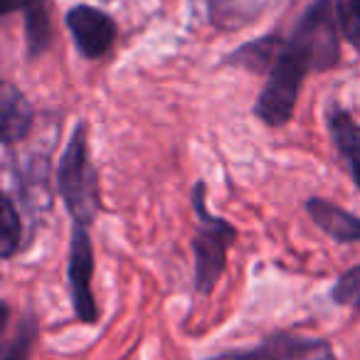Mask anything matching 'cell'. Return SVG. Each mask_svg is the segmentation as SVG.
Here are the masks:
<instances>
[{
  "label": "cell",
  "mask_w": 360,
  "mask_h": 360,
  "mask_svg": "<svg viewBox=\"0 0 360 360\" xmlns=\"http://www.w3.org/2000/svg\"><path fill=\"white\" fill-rule=\"evenodd\" d=\"M340 35L333 0H314L294 22L289 37L271 62L252 114L269 129H281L296 114L301 89L309 75H323L340 65Z\"/></svg>",
  "instance_id": "cell-1"
},
{
  "label": "cell",
  "mask_w": 360,
  "mask_h": 360,
  "mask_svg": "<svg viewBox=\"0 0 360 360\" xmlns=\"http://www.w3.org/2000/svg\"><path fill=\"white\" fill-rule=\"evenodd\" d=\"M55 191L65 202L72 225L91 227L101 215V191L99 170L89 155V126L79 121L62 150L55 168Z\"/></svg>",
  "instance_id": "cell-2"
},
{
  "label": "cell",
  "mask_w": 360,
  "mask_h": 360,
  "mask_svg": "<svg viewBox=\"0 0 360 360\" xmlns=\"http://www.w3.org/2000/svg\"><path fill=\"white\" fill-rule=\"evenodd\" d=\"M191 202L195 210V232H193V286L195 294L207 299L217 289V281L222 279L227 269V255L232 245L240 237V230L227 217L215 215L207 207V186L205 180H195L191 191Z\"/></svg>",
  "instance_id": "cell-3"
},
{
  "label": "cell",
  "mask_w": 360,
  "mask_h": 360,
  "mask_svg": "<svg viewBox=\"0 0 360 360\" xmlns=\"http://www.w3.org/2000/svg\"><path fill=\"white\" fill-rule=\"evenodd\" d=\"M94 271L96 255L89 227L72 225L70 255H67V291L72 299L75 319L82 326H96L101 319L99 301L94 296Z\"/></svg>",
  "instance_id": "cell-4"
},
{
  "label": "cell",
  "mask_w": 360,
  "mask_h": 360,
  "mask_svg": "<svg viewBox=\"0 0 360 360\" xmlns=\"http://www.w3.org/2000/svg\"><path fill=\"white\" fill-rule=\"evenodd\" d=\"M205 360H338V355L328 338L304 335L299 330H274L252 348L222 350Z\"/></svg>",
  "instance_id": "cell-5"
},
{
  "label": "cell",
  "mask_w": 360,
  "mask_h": 360,
  "mask_svg": "<svg viewBox=\"0 0 360 360\" xmlns=\"http://www.w3.org/2000/svg\"><path fill=\"white\" fill-rule=\"evenodd\" d=\"M65 27L70 30L79 57H84L86 62L104 60L114 50L116 37H119V25L114 18L86 3H79L67 11Z\"/></svg>",
  "instance_id": "cell-6"
},
{
  "label": "cell",
  "mask_w": 360,
  "mask_h": 360,
  "mask_svg": "<svg viewBox=\"0 0 360 360\" xmlns=\"http://www.w3.org/2000/svg\"><path fill=\"white\" fill-rule=\"evenodd\" d=\"M37 111L25 91L18 89L13 82H3L0 86V143L8 150L30 139L35 129Z\"/></svg>",
  "instance_id": "cell-7"
},
{
  "label": "cell",
  "mask_w": 360,
  "mask_h": 360,
  "mask_svg": "<svg viewBox=\"0 0 360 360\" xmlns=\"http://www.w3.org/2000/svg\"><path fill=\"white\" fill-rule=\"evenodd\" d=\"M326 129H328L335 155L343 160L355 191L360 193V124L345 106L330 101L326 109Z\"/></svg>",
  "instance_id": "cell-8"
},
{
  "label": "cell",
  "mask_w": 360,
  "mask_h": 360,
  "mask_svg": "<svg viewBox=\"0 0 360 360\" xmlns=\"http://www.w3.org/2000/svg\"><path fill=\"white\" fill-rule=\"evenodd\" d=\"M304 210L309 220L335 245H360V215L326 200V198H306Z\"/></svg>",
  "instance_id": "cell-9"
},
{
  "label": "cell",
  "mask_w": 360,
  "mask_h": 360,
  "mask_svg": "<svg viewBox=\"0 0 360 360\" xmlns=\"http://www.w3.org/2000/svg\"><path fill=\"white\" fill-rule=\"evenodd\" d=\"M22 30H25V57L35 62L45 55L55 42L50 0H22Z\"/></svg>",
  "instance_id": "cell-10"
},
{
  "label": "cell",
  "mask_w": 360,
  "mask_h": 360,
  "mask_svg": "<svg viewBox=\"0 0 360 360\" xmlns=\"http://www.w3.org/2000/svg\"><path fill=\"white\" fill-rule=\"evenodd\" d=\"M281 32L271 30L266 35L257 37V40H250L245 45H240L237 50L227 52L220 60V67H237V70L252 72V75H269L271 62L276 57V50L281 45Z\"/></svg>",
  "instance_id": "cell-11"
},
{
  "label": "cell",
  "mask_w": 360,
  "mask_h": 360,
  "mask_svg": "<svg viewBox=\"0 0 360 360\" xmlns=\"http://www.w3.org/2000/svg\"><path fill=\"white\" fill-rule=\"evenodd\" d=\"M27 247L25 225H22L20 205L11 191L3 193V205H0V257L3 262H11Z\"/></svg>",
  "instance_id": "cell-12"
},
{
  "label": "cell",
  "mask_w": 360,
  "mask_h": 360,
  "mask_svg": "<svg viewBox=\"0 0 360 360\" xmlns=\"http://www.w3.org/2000/svg\"><path fill=\"white\" fill-rule=\"evenodd\" d=\"M37 340H40V321L32 311H25L18 321L13 338L3 348V360H30Z\"/></svg>",
  "instance_id": "cell-13"
},
{
  "label": "cell",
  "mask_w": 360,
  "mask_h": 360,
  "mask_svg": "<svg viewBox=\"0 0 360 360\" xmlns=\"http://www.w3.org/2000/svg\"><path fill=\"white\" fill-rule=\"evenodd\" d=\"M330 301L335 306L353 309L355 314H360V264L350 266L343 274H338L335 284L330 286Z\"/></svg>",
  "instance_id": "cell-14"
},
{
  "label": "cell",
  "mask_w": 360,
  "mask_h": 360,
  "mask_svg": "<svg viewBox=\"0 0 360 360\" xmlns=\"http://www.w3.org/2000/svg\"><path fill=\"white\" fill-rule=\"evenodd\" d=\"M343 40L360 55V0H333Z\"/></svg>",
  "instance_id": "cell-15"
},
{
  "label": "cell",
  "mask_w": 360,
  "mask_h": 360,
  "mask_svg": "<svg viewBox=\"0 0 360 360\" xmlns=\"http://www.w3.org/2000/svg\"><path fill=\"white\" fill-rule=\"evenodd\" d=\"M22 0H0V18H11L13 13H20Z\"/></svg>",
  "instance_id": "cell-16"
}]
</instances>
